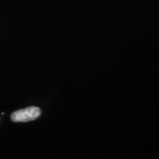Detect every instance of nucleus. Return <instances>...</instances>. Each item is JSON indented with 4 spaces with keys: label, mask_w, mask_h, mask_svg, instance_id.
Instances as JSON below:
<instances>
[{
    "label": "nucleus",
    "mask_w": 159,
    "mask_h": 159,
    "mask_svg": "<svg viewBox=\"0 0 159 159\" xmlns=\"http://www.w3.org/2000/svg\"><path fill=\"white\" fill-rule=\"evenodd\" d=\"M41 114V109L38 107L31 106L20 109L11 114V120L14 122H27L39 118Z\"/></svg>",
    "instance_id": "f257e3e1"
}]
</instances>
